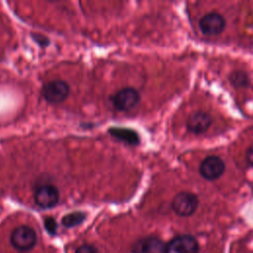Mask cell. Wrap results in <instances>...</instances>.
Instances as JSON below:
<instances>
[{
	"instance_id": "cell-11",
	"label": "cell",
	"mask_w": 253,
	"mask_h": 253,
	"mask_svg": "<svg viewBox=\"0 0 253 253\" xmlns=\"http://www.w3.org/2000/svg\"><path fill=\"white\" fill-rule=\"evenodd\" d=\"M108 131L113 137L128 145H137L139 143V135L133 129L116 126L109 128Z\"/></svg>"
},
{
	"instance_id": "cell-9",
	"label": "cell",
	"mask_w": 253,
	"mask_h": 253,
	"mask_svg": "<svg viewBox=\"0 0 253 253\" xmlns=\"http://www.w3.org/2000/svg\"><path fill=\"white\" fill-rule=\"evenodd\" d=\"M164 241L156 235L141 237L131 246V253H164Z\"/></svg>"
},
{
	"instance_id": "cell-8",
	"label": "cell",
	"mask_w": 253,
	"mask_h": 253,
	"mask_svg": "<svg viewBox=\"0 0 253 253\" xmlns=\"http://www.w3.org/2000/svg\"><path fill=\"white\" fill-rule=\"evenodd\" d=\"M225 170L223 160L216 155L207 156L200 164L199 172L203 178L209 181L218 179Z\"/></svg>"
},
{
	"instance_id": "cell-16",
	"label": "cell",
	"mask_w": 253,
	"mask_h": 253,
	"mask_svg": "<svg viewBox=\"0 0 253 253\" xmlns=\"http://www.w3.org/2000/svg\"><path fill=\"white\" fill-rule=\"evenodd\" d=\"M245 158L247 163L253 167V143L247 147L245 151Z\"/></svg>"
},
{
	"instance_id": "cell-4",
	"label": "cell",
	"mask_w": 253,
	"mask_h": 253,
	"mask_svg": "<svg viewBox=\"0 0 253 253\" xmlns=\"http://www.w3.org/2000/svg\"><path fill=\"white\" fill-rule=\"evenodd\" d=\"M69 85L64 80H51L43 84L42 95L50 104H60L69 95Z\"/></svg>"
},
{
	"instance_id": "cell-10",
	"label": "cell",
	"mask_w": 253,
	"mask_h": 253,
	"mask_svg": "<svg viewBox=\"0 0 253 253\" xmlns=\"http://www.w3.org/2000/svg\"><path fill=\"white\" fill-rule=\"evenodd\" d=\"M211 116L205 111L194 112L187 120V128L195 134L205 133L211 126Z\"/></svg>"
},
{
	"instance_id": "cell-2",
	"label": "cell",
	"mask_w": 253,
	"mask_h": 253,
	"mask_svg": "<svg viewBox=\"0 0 253 253\" xmlns=\"http://www.w3.org/2000/svg\"><path fill=\"white\" fill-rule=\"evenodd\" d=\"M164 253H200V243L192 234H178L165 243Z\"/></svg>"
},
{
	"instance_id": "cell-12",
	"label": "cell",
	"mask_w": 253,
	"mask_h": 253,
	"mask_svg": "<svg viewBox=\"0 0 253 253\" xmlns=\"http://www.w3.org/2000/svg\"><path fill=\"white\" fill-rule=\"evenodd\" d=\"M85 213L82 211H73L70 212L68 214H65L62 219H61V224L64 227L67 228H71L74 226L79 225L80 223H82L85 219Z\"/></svg>"
},
{
	"instance_id": "cell-6",
	"label": "cell",
	"mask_w": 253,
	"mask_h": 253,
	"mask_svg": "<svg viewBox=\"0 0 253 253\" xmlns=\"http://www.w3.org/2000/svg\"><path fill=\"white\" fill-rule=\"evenodd\" d=\"M34 200L39 208L43 210L51 209L59 202V192L53 185H41L34 193Z\"/></svg>"
},
{
	"instance_id": "cell-3",
	"label": "cell",
	"mask_w": 253,
	"mask_h": 253,
	"mask_svg": "<svg viewBox=\"0 0 253 253\" xmlns=\"http://www.w3.org/2000/svg\"><path fill=\"white\" fill-rule=\"evenodd\" d=\"M37 233L34 228L28 225H20L16 227L10 236L12 246L21 252L31 250L37 243Z\"/></svg>"
},
{
	"instance_id": "cell-13",
	"label": "cell",
	"mask_w": 253,
	"mask_h": 253,
	"mask_svg": "<svg viewBox=\"0 0 253 253\" xmlns=\"http://www.w3.org/2000/svg\"><path fill=\"white\" fill-rule=\"evenodd\" d=\"M229 81L232 86L235 88H242L248 86L250 80L245 71L242 70H234L229 75Z\"/></svg>"
},
{
	"instance_id": "cell-15",
	"label": "cell",
	"mask_w": 253,
	"mask_h": 253,
	"mask_svg": "<svg viewBox=\"0 0 253 253\" xmlns=\"http://www.w3.org/2000/svg\"><path fill=\"white\" fill-rule=\"evenodd\" d=\"M75 253H98V251H97V249L93 245L84 244V245L79 246L76 249Z\"/></svg>"
},
{
	"instance_id": "cell-5",
	"label": "cell",
	"mask_w": 253,
	"mask_h": 253,
	"mask_svg": "<svg viewBox=\"0 0 253 253\" xmlns=\"http://www.w3.org/2000/svg\"><path fill=\"white\" fill-rule=\"evenodd\" d=\"M139 101V92L133 87L122 88L112 98L114 107L120 112H127L132 110L138 105Z\"/></svg>"
},
{
	"instance_id": "cell-14",
	"label": "cell",
	"mask_w": 253,
	"mask_h": 253,
	"mask_svg": "<svg viewBox=\"0 0 253 253\" xmlns=\"http://www.w3.org/2000/svg\"><path fill=\"white\" fill-rule=\"evenodd\" d=\"M43 224H44V227L46 229V231L49 233V234H54L56 232V229H57V223L55 221V219L51 216H47L44 218L43 220Z\"/></svg>"
},
{
	"instance_id": "cell-1",
	"label": "cell",
	"mask_w": 253,
	"mask_h": 253,
	"mask_svg": "<svg viewBox=\"0 0 253 253\" xmlns=\"http://www.w3.org/2000/svg\"><path fill=\"white\" fill-rule=\"evenodd\" d=\"M174 213L181 217L193 215L199 208V198L192 192L182 191L176 194L171 202Z\"/></svg>"
},
{
	"instance_id": "cell-7",
	"label": "cell",
	"mask_w": 253,
	"mask_h": 253,
	"mask_svg": "<svg viewBox=\"0 0 253 253\" xmlns=\"http://www.w3.org/2000/svg\"><path fill=\"white\" fill-rule=\"evenodd\" d=\"M226 22L222 15L216 12H210L202 17L199 22V28L203 35L208 37L221 34L225 28Z\"/></svg>"
}]
</instances>
